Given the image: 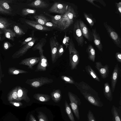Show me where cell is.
<instances>
[{"instance_id":"cell-1","label":"cell","mask_w":121,"mask_h":121,"mask_svg":"<svg viewBox=\"0 0 121 121\" xmlns=\"http://www.w3.org/2000/svg\"><path fill=\"white\" fill-rule=\"evenodd\" d=\"M74 85L91 104L99 107L103 106L98 93L87 84L82 81L78 83L76 82Z\"/></svg>"},{"instance_id":"cell-2","label":"cell","mask_w":121,"mask_h":121,"mask_svg":"<svg viewBox=\"0 0 121 121\" xmlns=\"http://www.w3.org/2000/svg\"><path fill=\"white\" fill-rule=\"evenodd\" d=\"M78 15L77 9L76 10L71 6L69 5L66 12L56 24L57 28L62 30L68 28L74 23Z\"/></svg>"},{"instance_id":"cell-3","label":"cell","mask_w":121,"mask_h":121,"mask_svg":"<svg viewBox=\"0 0 121 121\" xmlns=\"http://www.w3.org/2000/svg\"><path fill=\"white\" fill-rule=\"evenodd\" d=\"M68 48L69 54V65L71 70L76 69L79 62L80 55L71 38L70 40Z\"/></svg>"},{"instance_id":"cell-4","label":"cell","mask_w":121,"mask_h":121,"mask_svg":"<svg viewBox=\"0 0 121 121\" xmlns=\"http://www.w3.org/2000/svg\"><path fill=\"white\" fill-rule=\"evenodd\" d=\"M53 80L46 77H41L32 79H28L25 83L35 88H38L44 85L53 82Z\"/></svg>"},{"instance_id":"cell-5","label":"cell","mask_w":121,"mask_h":121,"mask_svg":"<svg viewBox=\"0 0 121 121\" xmlns=\"http://www.w3.org/2000/svg\"><path fill=\"white\" fill-rule=\"evenodd\" d=\"M70 105L73 112L77 118L80 119L78 106L81 103V100L77 96L72 92L69 91L68 93Z\"/></svg>"},{"instance_id":"cell-6","label":"cell","mask_w":121,"mask_h":121,"mask_svg":"<svg viewBox=\"0 0 121 121\" xmlns=\"http://www.w3.org/2000/svg\"><path fill=\"white\" fill-rule=\"evenodd\" d=\"M104 25L108 34L114 44L117 47L121 48V39L120 36L107 22H104Z\"/></svg>"},{"instance_id":"cell-7","label":"cell","mask_w":121,"mask_h":121,"mask_svg":"<svg viewBox=\"0 0 121 121\" xmlns=\"http://www.w3.org/2000/svg\"><path fill=\"white\" fill-rule=\"evenodd\" d=\"M73 35L78 46L82 47L84 45V39L79 24V19L75 21L73 26Z\"/></svg>"},{"instance_id":"cell-8","label":"cell","mask_w":121,"mask_h":121,"mask_svg":"<svg viewBox=\"0 0 121 121\" xmlns=\"http://www.w3.org/2000/svg\"><path fill=\"white\" fill-rule=\"evenodd\" d=\"M36 41V39H34L23 45L13 54L12 58L13 59H16L23 56L28 50L34 45Z\"/></svg>"},{"instance_id":"cell-9","label":"cell","mask_w":121,"mask_h":121,"mask_svg":"<svg viewBox=\"0 0 121 121\" xmlns=\"http://www.w3.org/2000/svg\"><path fill=\"white\" fill-rule=\"evenodd\" d=\"M69 6L66 4L55 2L48 10L51 12L63 15L66 12Z\"/></svg>"},{"instance_id":"cell-10","label":"cell","mask_w":121,"mask_h":121,"mask_svg":"<svg viewBox=\"0 0 121 121\" xmlns=\"http://www.w3.org/2000/svg\"><path fill=\"white\" fill-rule=\"evenodd\" d=\"M60 44L54 38L52 37L50 40V46L51 49V59L52 64L54 63L58 59V49Z\"/></svg>"},{"instance_id":"cell-11","label":"cell","mask_w":121,"mask_h":121,"mask_svg":"<svg viewBox=\"0 0 121 121\" xmlns=\"http://www.w3.org/2000/svg\"><path fill=\"white\" fill-rule=\"evenodd\" d=\"M80 27L82 35L88 41L90 42L93 40L92 31L81 18L79 19Z\"/></svg>"},{"instance_id":"cell-12","label":"cell","mask_w":121,"mask_h":121,"mask_svg":"<svg viewBox=\"0 0 121 121\" xmlns=\"http://www.w3.org/2000/svg\"><path fill=\"white\" fill-rule=\"evenodd\" d=\"M95 67L102 78L105 79L108 76L109 67L107 65H103L100 62L97 61L95 63Z\"/></svg>"},{"instance_id":"cell-13","label":"cell","mask_w":121,"mask_h":121,"mask_svg":"<svg viewBox=\"0 0 121 121\" xmlns=\"http://www.w3.org/2000/svg\"><path fill=\"white\" fill-rule=\"evenodd\" d=\"M121 73V69L119 67L118 64L115 65L112 74L111 80V89L112 92L114 91L118 77Z\"/></svg>"},{"instance_id":"cell-14","label":"cell","mask_w":121,"mask_h":121,"mask_svg":"<svg viewBox=\"0 0 121 121\" xmlns=\"http://www.w3.org/2000/svg\"><path fill=\"white\" fill-rule=\"evenodd\" d=\"M40 60V57H29L22 60L19 64L27 66L28 68L32 69L33 66L39 62Z\"/></svg>"},{"instance_id":"cell-15","label":"cell","mask_w":121,"mask_h":121,"mask_svg":"<svg viewBox=\"0 0 121 121\" xmlns=\"http://www.w3.org/2000/svg\"><path fill=\"white\" fill-rule=\"evenodd\" d=\"M91 31L94 45L99 51L102 52L103 47L99 33L97 32L95 28H92Z\"/></svg>"},{"instance_id":"cell-16","label":"cell","mask_w":121,"mask_h":121,"mask_svg":"<svg viewBox=\"0 0 121 121\" xmlns=\"http://www.w3.org/2000/svg\"><path fill=\"white\" fill-rule=\"evenodd\" d=\"M28 90L24 87H22L18 86L17 94L19 99H23L27 102L30 101V99L27 95Z\"/></svg>"},{"instance_id":"cell-17","label":"cell","mask_w":121,"mask_h":121,"mask_svg":"<svg viewBox=\"0 0 121 121\" xmlns=\"http://www.w3.org/2000/svg\"><path fill=\"white\" fill-rule=\"evenodd\" d=\"M113 121H121V107L118 108L114 105L112 106L111 109Z\"/></svg>"},{"instance_id":"cell-18","label":"cell","mask_w":121,"mask_h":121,"mask_svg":"<svg viewBox=\"0 0 121 121\" xmlns=\"http://www.w3.org/2000/svg\"><path fill=\"white\" fill-rule=\"evenodd\" d=\"M42 43L39 42L35 45L32 48L33 50H39L40 55V61L48 64L47 58L43 55V46Z\"/></svg>"},{"instance_id":"cell-19","label":"cell","mask_w":121,"mask_h":121,"mask_svg":"<svg viewBox=\"0 0 121 121\" xmlns=\"http://www.w3.org/2000/svg\"><path fill=\"white\" fill-rule=\"evenodd\" d=\"M103 92L104 96L108 100L110 101H112V92L110 86L108 82H105L104 84Z\"/></svg>"},{"instance_id":"cell-20","label":"cell","mask_w":121,"mask_h":121,"mask_svg":"<svg viewBox=\"0 0 121 121\" xmlns=\"http://www.w3.org/2000/svg\"><path fill=\"white\" fill-rule=\"evenodd\" d=\"M25 22L29 25L38 30L44 31L50 30V29L48 27L41 25L35 21L27 20L25 21Z\"/></svg>"},{"instance_id":"cell-21","label":"cell","mask_w":121,"mask_h":121,"mask_svg":"<svg viewBox=\"0 0 121 121\" xmlns=\"http://www.w3.org/2000/svg\"><path fill=\"white\" fill-rule=\"evenodd\" d=\"M28 5L36 8H44L48 7L49 5L45 2L42 0H37L29 4Z\"/></svg>"},{"instance_id":"cell-22","label":"cell","mask_w":121,"mask_h":121,"mask_svg":"<svg viewBox=\"0 0 121 121\" xmlns=\"http://www.w3.org/2000/svg\"><path fill=\"white\" fill-rule=\"evenodd\" d=\"M86 52L88 54V58L94 62L95 57V51L91 44H90L88 46L86 49Z\"/></svg>"},{"instance_id":"cell-23","label":"cell","mask_w":121,"mask_h":121,"mask_svg":"<svg viewBox=\"0 0 121 121\" xmlns=\"http://www.w3.org/2000/svg\"><path fill=\"white\" fill-rule=\"evenodd\" d=\"M50 95L52 99L56 103H58L61 99V92L60 89L53 91L51 93Z\"/></svg>"},{"instance_id":"cell-24","label":"cell","mask_w":121,"mask_h":121,"mask_svg":"<svg viewBox=\"0 0 121 121\" xmlns=\"http://www.w3.org/2000/svg\"><path fill=\"white\" fill-rule=\"evenodd\" d=\"M34 98L38 101L43 102L48 101L51 99V96L49 95L41 93H36L33 96Z\"/></svg>"},{"instance_id":"cell-25","label":"cell","mask_w":121,"mask_h":121,"mask_svg":"<svg viewBox=\"0 0 121 121\" xmlns=\"http://www.w3.org/2000/svg\"><path fill=\"white\" fill-rule=\"evenodd\" d=\"M83 15L85 19L90 27H92L96 22V20L95 18L91 13L84 12Z\"/></svg>"},{"instance_id":"cell-26","label":"cell","mask_w":121,"mask_h":121,"mask_svg":"<svg viewBox=\"0 0 121 121\" xmlns=\"http://www.w3.org/2000/svg\"><path fill=\"white\" fill-rule=\"evenodd\" d=\"M85 69L88 74L92 78L98 82H100L98 77L90 65H88L86 66Z\"/></svg>"},{"instance_id":"cell-27","label":"cell","mask_w":121,"mask_h":121,"mask_svg":"<svg viewBox=\"0 0 121 121\" xmlns=\"http://www.w3.org/2000/svg\"><path fill=\"white\" fill-rule=\"evenodd\" d=\"M8 72V73L10 75H17L19 74L27 73H28V72L13 67L9 68Z\"/></svg>"},{"instance_id":"cell-28","label":"cell","mask_w":121,"mask_h":121,"mask_svg":"<svg viewBox=\"0 0 121 121\" xmlns=\"http://www.w3.org/2000/svg\"><path fill=\"white\" fill-rule=\"evenodd\" d=\"M34 17L36 22L43 26L49 21L48 19L42 15L40 14L34 16Z\"/></svg>"},{"instance_id":"cell-29","label":"cell","mask_w":121,"mask_h":121,"mask_svg":"<svg viewBox=\"0 0 121 121\" xmlns=\"http://www.w3.org/2000/svg\"><path fill=\"white\" fill-rule=\"evenodd\" d=\"M12 0H0V7L4 9L11 12V7L8 4L12 2Z\"/></svg>"},{"instance_id":"cell-30","label":"cell","mask_w":121,"mask_h":121,"mask_svg":"<svg viewBox=\"0 0 121 121\" xmlns=\"http://www.w3.org/2000/svg\"><path fill=\"white\" fill-rule=\"evenodd\" d=\"M65 106L66 112L70 121H75L72 111L66 100L65 103Z\"/></svg>"},{"instance_id":"cell-31","label":"cell","mask_w":121,"mask_h":121,"mask_svg":"<svg viewBox=\"0 0 121 121\" xmlns=\"http://www.w3.org/2000/svg\"><path fill=\"white\" fill-rule=\"evenodd\" d=\"M5 37L13 41L14 37L16 36V33L12 30L9 29H6L3 30Z\"/></svg>"},{"instance_id":"cell-32","label":"cell","mask_w":121,"mask_h":121,"mask_svg":"<svg viewBox=\"0 0 121 121\" xmlns=\"http://www.w3.org/2000/svg\"><path fill=\"white\" fill-rule=\"evenodd\" d=\"M49 66V64L39 61L38 65L35 72L45 71L46 70V68Z\"/></svg>"},{"instance_id":"cell-33","label":"cell","mask_w":121,"mask_h":121,"mask_svg":"<svg viewBox=\"0 0 121 121\" xmlns=\"http://www.w3.org/2000/svg\"><path fill=\"white\" fill-rule=\"evenodd\" d=\"M18 87V86H17L10 91L9 94V99H19L17 94Z\"/></svg>"},{"instance_id":"cell-34","label":"cell","mask_w":121,"mask_h":121,"mask_svg":"<svg viewBox=\"0 0 121 121\" xmlns=\"http://www.w3.org/2000/svg\"><path fill=\"white\" fill-rule=\"evenodd\" d=\"M9 26V23L6 19L0 17V29L3 30L7 29Z\"/></svg>"},{"instance_id":"cell-35","label":"cell","mask_w":121,"mask_h":121,"mask_svg":"<svg viewBox=\"0 0 121 121\" xmlns=\"http://www.w3.org/2000/svg\"><path fill=\"white\" fill-rule=\"evenodd\" d=\"M61 78L66 83L74 85L76 82L72 77L70 76L62 75Z\"/></svg>"},{"instance_id":"cell-36","label":"cell","mask_w":121,"mask_h":121,"mask_svg":"<svg viewBox=\"0 0 121 121\" xmlns=\"http://www.w3.org/2000/svg\"><path fill=\"white\" fill-rule=\"evenodd\" d=\"M38 117L39 121H48L47 116L42 112H39Z\"/></svg>"},{"instance_id":"cell-37","label":"cell","mask_w":121,"mask_h":121,"mask_svg":"<svg viewBox=\"0 0 121 121\" xmlns=\"http://www.w3.org/2000/svg\"><path fill=\"white\" fill-rule=\"evenodd\" d=\"M36 12L35 10L24 8L22 9V13L23 15L26 16L29 14H35Z\"/></svg>"},{"instance_id":"cell-38","label":"cell","mask_w":121,"mask_h":121,"mask_svg":"<svg viewBox=\"0 0 121 121\" xmlns=\"http://www.w3.org/2000/svg\"><path fill=\"white\" fill-rule=\"evenodd\" d=\"M63 15H56L52 17V20L53 23L56 25L62 18Z\"/></svg>"},{"instance_id":"cell-39","label":"cell","mask_w":121,"mask_h":121,"mask_svg":"<svg viewBox=\"0 0 121 121\" xmlns=\"http://www.w3.org/2000/svg\"><path fill=\"white\" fill-rule=\"evenodd\" d=\"M87 117L88 121H96L93 114L90 110L88 111Z\"/></svg>"},{"instance_id":"cell-40","label":"cell","mask_w":121,"mask_h":121,"mask_svg":"<svg viewBox=\"0 0 121 121\" xmlns=\"http://www.w3.org/2000/svg\"><path fill=\"white\" fill-rule=\"evenodd\" d=\"M14 30L15 33L18 35H21L25 34L23 31L17 26H14Z\"/></svg>"},{"instance_id":"cell-41","label":"cell","mask_w":121,"mask_h":121,"mask_svg":"<svg viewBox=\"0 0 121 121\" xmlns=\"http://www.w3.org/2000/svg\"><path fill=\"white\" fill-rule=\"evenodd\" d=\"M64 52V50L63 46L60 45L58 49L57 58H58L61 57Z\"/></svg>"},{"instance_id":"cell-42","label":"cell","mask_w":121,"mask_h":121,"mask_svg":"<svg viewBox=\"0 0 121 121\" xmlns=\"http://www.w3.org/2000/svg\"><path fill=\"white\" fill-rule=\"evenodd\" d=\"M115 6L117 13L118 14L120 17L121 16V2H120L118 3H115Z\"/></svg>"},{"instance_id":"cell-43","label":"cell","mask_w":121,"mask_h":121,"mask_svg":"<svg viewBox=\"0 0 121 121\" xmlns=\"http://www.w3.org/2000/svg\"><path fill=\"white\" fill-rule=\"evenodd\" d=\"M13 45L8 42H5L3 44V48L5 50L9 49L10 47H12Z\"/></svg>"},{"instance_id":"cell-44","label":"cell","mask_w":121,"mask_h":121,"mask_svg":"<svg viewBox=\"0 0 121 121\" xmlns=\"http://www.w3.org/2000/svg\"><path fill=\"white\" fill-rule=\"evenodd\" d=\"M34 39V38L31 37L28 38L26 39L23 41V42H22L21 44V47L23 46V45L29 42Z\"/></svg>"},{"instance_id":"cell-45","label":"cell","mask_w":121,"mask_h":121,"mask_svg":"<svg viewBox=\"0 0 121 121\" xmlns=\"http://www.w3.org/2000/svg\"><path fill=\"white\" fill-rule=\"evenodd\" d=\"M117 61L121 63V54L119 52H117L115 55Z\"/></svg>"},{"instance_id":"cell-46","label":"cell","mask_w":121,"mask_h":121,"mask_svg":"<svg viewBox=\"0 0 121 121\" xmlns=\"http://www.w3.org/2000/svg\"><path fill=\"white\" fill-rule=\"evenodd\" d=\"M45 26H47L53 27L54 28L57 27V25L55 24L50 22H48L46 23Z\"/></svg>"},{"instance_id":"cell-47","label":"cell","mask_w":121,"mask_h":121,"mask_svg":"<svg viewBox=\"0 0 121 121\" xmlns=\"http://www.w3.org/2000/svg\"><path fill=\"white\" fill-rule=\"evenodd\" d=\"M69 38L66 37V35H65L63 40V43L67 47L69 45V44L68 43H69Z\"/></svg>"},{"instance_id":"cell-48","label":"cell","mask_w":121,"mask_h":121,"mask_svg":"<svg viewBox=\"0 0 121 121\" xmlns=\"http://www.w3.org/2000/svg\"><path fill=\"white\" fill-rule=\"evenodd\" d=\"M4 76V74L3 73L2 69L1 62H0V84L2 82V78Z\"/></svg>"},{"instance_id":"cell-49","label":"cell","mask_w":121,"mask_h":121,"mask_svg":"<svg viewBox=\"0 0 121 121\" xmlns=\"http://www.w3.org/2000/svg\"><path fill=\"white\" fill-rule=\"evenodd\" d=\"M0 13L3 14H11V12L8 11L3 9L0 7Z\"/></svg>"},{"instance_id":"cell-50","label":"cell","mask_w":121,"mask_h":121,"mask_svg":"<svg viewBox=\"0 0 121 121\" xmlns=\"http://www.w3.org/2000/svg\"><path fill=\"white\" fill-rule=\"evenodd\" d=\"M86 1L89 2L94 6L99 8L100 9H101V7L98 5L95 4L94 3V1H95V0H86Z\"/></svg>"},{"instance_id":"cell-51","label":"cell","mask_w":121,"mask_h":121,"mask_svg":"<svg viewBox=\"0 0 121 121\" xmlns=\"http://www.w3.org/2000/svg\"><path fill=\"white\" fill-rule=\"evenodd\" d=\"M95 1L99 2L102 4L104 7L106 6V4L103 0H95Z\"/></svg>"},{"instance_id":"cell-52","label":"cell","mask_w":121,"mask_h":121,"mask_svg":"<svg viewBox=\"0 0 121 121\" xmlns=\"http://www.w3.org/2000/svg\"><path fill=\"white\" fill-rule=\"evenodd\" d=\"M29 121H37L34 116L31 114L30 115Z\"/></svg>"},{"instance_id":"cell-53","label":"cell","mask_w":121,"mask_h":121,"mask_svg":"<svg viewBox=\"0 0 121 121\" xmlns=\"http://www.w3.org/2000/svg\"><path fill=\"white\" fill-rule=\"evenodd\" d=\"M14 104V105L16 106H20V104L18 103H15Z\"/></svg>"},{"instance_id":"cell-54","label":"cell","mask_w":121,"mask_h":121,"mask_svg":"<svg viewBox=\"0 0 121 121\" xmlns=\"http://www.w3.org/2000/svg\"><path fill=\"white\" fill-rule=\"evenodd\" d=\"M3 33V32L0 30V35L2 34Z\"/></svg>"},{"instance_id":"cell-55","label":"cell","mask_w":121,"mask_h":121,"mask_svg":"<svg viewBox=\"0 0 121 121\" xmlns=\"http://www.w3.org/2000/svg\"></svg>"}]
</instances>
